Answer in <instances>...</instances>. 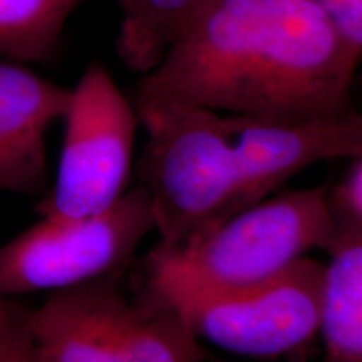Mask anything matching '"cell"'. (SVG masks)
<instances>
[{
  "instance_id": "obj_3",
  "label": "cell",
  "mask_w": 362,
  "mask_h": 362,
  "mask_svg": "<svg viewBox=\"0 0 362 362\" xmlns=\"http://www.w3.org/2000/svg\"><path fill=\"white\" fill-rule=\"evenodd\" d=\"M146 129L136 165L158 245L178 248L232 216L238 165L221 112L173 101H133Z\"/></svg>"
},
{
  "instance_id": "obj_4",
  "label": "cell",
  "mask_w": 362,
  "mask_h": 362,
  "mask_svg": "<svg viewBox=\"0 0 362 362\" xmlns=\"http://www.w3.org/2000/svg\"><path fill=\"white\" fill-rule=\"evenodd\" d=\"M27 325L44 362H202L197 334L176 307L129 298L115 274L54 291Z\"/></svg>"
},
{
  "instance_id": "obj_14",
  "label": "cell",
  "mask_w": 362,
  "mask_h": 362,
  "mask_svg": "<svg viewBox=\"0 0 362 362\" xmlns=\"http://www.w3.org/2000/svg\"><path fill=\"white\" fill-rule=\"evenodd\" d=\"M0 362H44L27 325V312L0 297Z\"/></svg>"
},
{
  "instance_id": "obj_7",
  "label": "cell",
  "mask_w": 362,
  "mask_h": 362,
  "mask_svg": "<svg viewBox=\"0 0 362 362\" xmlns=\"http://www.w3.org/2000/svg\"><path fill=\"white\" fill-rule=\"evenodd\" d=\"M324 265L302 257L253 287L173 305L189 327L220 349L275 359L300 354L319 334Z\"/></svg>"
},
{
  "instance_id": "obj_6",
  "label": "cell",
  "mask_w": 362,
  "mask_h": 362,
  "mask_svg": "<svg viewBox=\"0 0 362 362\" xmlns=\"http://www.w3.org/2000/svg\"><path fill=\"white\" fill-rule=\"evenodd\" d=\"M57 178L39 203L40 216L78 218L101 214L126 193L133 166L134 104L99 62L86 67L64 115Z\"/></svg>"
},
{
  "instance_id": "obj_11",
  "label": "cell",
  "mask_w": 362,
  "mask_h": 362,
  "mask_svg": "<svg viewBox=\"0 0 362 362\" xmlns=\"http://www.w3.org/2000/svg\"><path fill=\"white\" fill-rule=\"evenodd\" d=\"M121 12L116 51L131 71L155 67L188 21L208 0H116Z\"/></svg>"
},
{
  "instance_id": "obj_9",
  "label": "cell",
  "mask_w": 362,
  "mask_h": 362,
  "mask_svg": "<svg viewBox=\"0 0 362 362\" xmlns=\"http://www.w3.org/2000/svg\"><path fill=\"white\" fill-rule=\"evenodd\" d=\"M69 89L0 59V192L45 193L47 131L62 119Z\"/></svg>"
},
{
  "instance_id": "obj_5",
  "label": "cell",
  "mask_w": 362,
  "mask_h": 362,
  "mask_svg": "<svg viewBox=\"0 0 362 362\" xmlns=\"http://www.w3.org/2000/svg\"><path fill=\"white\" fill-rule=\"evenodd\" d=\"M149 232L155 220L141 185L101 214L42 216L0 247V297L62 291L119 272Z\"/></svg>"
},
{
  "instance_id": "obj_13",
  "label": "cell",
  "mask_w": 362,
  "mask_h": 362,
  "mask_svg": "<svg viewBox=\"0 0 362 362\" xmlns=\"http://www.w3.org/2000/svg\"><path fill=\"white\" fill-rule=\"evenodd\" d=\"M349 161L342 178L325 188V205L337 233L362 230V156Z\"/></svg>"
},
{
  "instance_id": "obj_8",
  "label": "cell",
  "mask_w": 362,
  "mask_h": 362,
  "mask_svg": "<svg viewBox=\"0 0 362 362\" xmlns=\"http://www.w3.org/2000/svg\"><path fill=\"white\" fill-rule=\"evenodd\" d=\"M223 117L238 165L232 215L269 198L317 161L362 156V116L354 107L312 117Z\"/></svg>"
},
{
  "instance_id": "obj_10",
  "label": "cell",
  "mask_w": 362,
  "mask_h": 362,
  "mask_svg": "<svg viewBox=\"0 0 362 362\" xmlns=\"http://www.w3.org/2000/svg\"><path fill=\"white\" fill-rule=\"evenodd\" d=\"M329 255L319 310L324 362H362V230L337 233Z\"/></svg>"
},
{
  "instance_id": "obj_2",
  "label": "cell",
  "mask_w": 362,
  "mask_h": 362,
  "mask_svg": "<svg viewBox=\"0 0 362 362\" xmlns=\"http://www.w3.org/2000/svg\"><path fill=\"white\" fill-rule=\"evenodd\" d=\"M325 188L269 197L188 245L153 248L146 292L178 305L267 282L314 248L329 252L337 230L325 205Z\"/></svg>"
},
{
  "instance_id": "obj_1",
  "label": "cell",
  "mask_w": 362,
  "mask_h": 362,
  "mask_svg": "<svg viewBox=\"0 0 362 362\" xmlns=\"http://www.w3.org/2000/svg\"><path fill=\"white\" fill-rule=\"evenodd\" d=\"M361 57L314 0H208L134 101H173L255 117L352 110Z\"/></svg>"
},
{
  "instance_id": "obj_15",
  "label": "cell",
  "mask_w": 362,
  "mask_h": 362,
  "mask_svg": "<svg viewBox=\"0 0 362 362\" xmlns=\"http://www.w3.org/2000/svg\"><path fill=\"white\" fill-rule=\"evenodd\" d=\"M325 12L351 51L362 57V0H314Z\"/></svg>"
},
{
  "instance_id": "obj_12",
  "label": "cell",
  "mask_w": 362,
  "mask_h": 362,
  "mask_svg": "<svg viewBox=\"0 0 362 362\" xmlns=\"http://www.w3.org/2000/svg\"><path fill=\"white\" fill-rule=\"evenodd\" d=\"M86 0H0V59L45 62L57 54L72 12Z\"/></svg>"
}]
</instances>
